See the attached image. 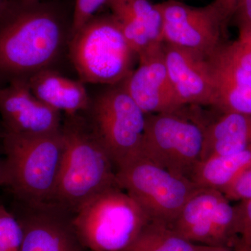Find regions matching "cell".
<instances>
[{
  "instance_id": "19",
  "label": "cell",
  "mask_w": 251,
  "mask_h": 251,
  "mask_svg": "<svg viewBox=\"0 0 251 251\" xmlns=\"http://www.w3.org/2000/svg\"><path fill=\"white\" fill-rule=\"evenodd\" d=\"M251 165V145L242 151L211 156L201 161L191 180L199 187L214 188L222 192Z\"/></svg>"
},
{
  "instance_id": "25",
  "label": "cell",
  "mask_w": 251,
  "mask_h": 251,
  "mask_svg": "<svg viewBox=\"0 0 251 251\" xmlns=\"http://www.w3.org/2000/svg\"><path fill=\"white\" fill-rule=\"evenodd\" d=\"M222 193L230 201H244L251 198V165L238 175Z\"/></svg>"
},
{
  "instance_id": "30",
  "label": "cell",
  "mask_w": 251,
  "mask_h": 251,
  "mask_svg": "<svg viewBox=\"0 0 251 251\" xmlns=\"http://www.w3.org/2000/svg\"><path fill=\"white\" fill-rule=\"evenodd\" d=\"M234 248H235L234 249L235 251H251V247L245 245V244H242V243L239 242V241L236 243Z\"/></svg>"
},
{
  "instance_id": "8",
  "label": "cell",
  "mask_w": 251,
  "mask_h": 251,
  "mask_svg": "<svg viewBox=\"0 0 251 251\" xmlns=\"http://www.w3.org/2000/svg\"><path fill=\"white\" fill-rule=\"evenodd\" d=\"M119 186L136 201L150 220L171 226L201 187L143 156L117 170Z\"/></svg>"
},
{
  "instance_id": "10",
  "label": "cell",
  "mask_w": 251,
  "mask_h": 251,
  "mask_svg": "<svg viewBox=\"0 0 251 251\" xmlns=\"http://www.w3.org/2000/svg\"><path fill=\"white\" fill-rule=\"evenodd\" d=\"M10 211L22 227L21 251H88L74 227V214L58 204L13 201Z\"/></svg>"
},
{
  "instance_id": "9",
  "label": "cell",
  "mask_w": 251,
  "mask_h": 251,
  "mask_svg": "<svg viewBox=\"0 0 251 251\" xmlns=\"http://www.w3.org/2000/svg\"><path fill=\"white\" fill-rule=\"evenodd\" d=\"M170 226L197 245L229 247L237 243L234 206L214 188H201L195 193Z\"/></svg>"
},
{
  "instance_id": "35",
  "label": "cell",
  "mask_w": 251,
  "mask_h": 251,
  "mask_svg": "<svg viewBox=\"0 0 251 251\" xmlns=\"http://www.w3.org/2000/svg\"><path fill=\"white\" fill-rule=\"evenodd\" d=\"M176 1H184V0H176Z\"/></svg>"
},
{
  "instance_id": "6",
  "label": "cell",
  "mask_w": 251,
  "mask_h": 251,
  "mask_svg": "<svg viewBox=\"0 0 251 251\" xmlns=\"http://www.w3.org/2000/svg\"><path fill=\"white\" fill-rule=\"evenodd\" d=\"M184 107L146 115L139 156L191 179L202 161L207 123Z\"/></svg>"
},
{
  "instance_id": "32",
  "label": "cell",
  "mask_w": 251,
  "mask_h": 251,
  "mask_svg": "<svg viewBox=\"0 0 251 251\" xmlns=\"http://www.w3.org/2000/svg\"><path fill=\"white\" fill-rule=\"evenodd\" d=\"M5 134V130L4 126H3L2 123H1V120H0V140H2L3 137Z\"/></svg>"
},
{
  "instance_id": "21",
  "label": "cell",
  "mask_w": 251,
  "mask_h": 251,
  "mask_svg": "<svg viewBox=\"0 0 251 251\" xmlns=\"http://www.w3.org/2000/svg\"><path fill=\"white\" fill-rule=\"evenodd\" d=\"M23 229L11 211L0 204V251H21Z\"/></svg>"
},
{
  "instance_id": "18",
  "label": "cell",
  "mask_w": 251,
  "mask_h": 251,
  "mask_svg": "<svg viewBox=\"0 0 251 251\" xmlns=\"http://www.w3.org/2000/svg\"><path fill=\"white\" fill-rule=\"evenodd\" d=\"M251 145V115L224 112L207 123L202 161L209 157L227 155Z\"/></svg>"
},
{
  "instance_id": "7",
  "label": "cell",
  "mask_w": 251,
  "mask_h": 251,
  "mask_svg": "<svg viewBox=\"0 0 251 251\" xmlns=\"http://www.w3.org/2000/svg\"><path fill=\"white\" fill-rule=\"evenodd\" d=\"M82 113L116 170L139 156L146 115L122 82L90 95L88 108Z\"/></svg>"
},
{
  "instance_id": "11",
  "label": "cell",
  "mask_w": 251,
  "mask_h": 251,
  "mask_svg": "<svg viewBox=\"0 0 251 251\" xmlns=\"http://www.w3.org/2000/svg\"><path fill=\"white\" fill-rule=\"evenodd\" d=\"M163 18L162 41L205 56L224 43V25L211 4L194 7L183 1L168 0L156 4Z\"/></svg>"
},
{
  "instance_id": "36",
  "label": "cell",
  "mask_w": 251,
  "mask_h": 251,
  "mask_svg": "<svg viewBox=\"0 0 251 251\" xmlns=\"http://www.w3.org/2000/svg\"></svg>"
},
{
  "instance_id": "22",
  "label": "cell",
  "mask_w": 251,
  "mask_h": 251,
  "mask_svg": "<svg viewBox=\"0 0 251 251\" xmlns=\"http://www.w3.org/2000/svg\"><path fill=\"white\" fill-rule=\"evenodd\" d=\"M239 36L229 44H223L225 53L243 69L251 72V26H241Z\"/></svg>"
},
{
  "instance_id": "28",
  "label": "cell",
  "mask_w": 251,
  "mask_h": 251,
  "mask_svg": "<svg viewBox=\"0 0 251 251\" xmlns=\"http://www.w3.org/2000/svg\"><path fill=\"white\" fill-rule=\"evenodd\" d=\"M7 181V171L4 158L0 156V186H5Z\"/></svg>"
},
{
  "instance_id": "17",
  "label": "cell",
  "mask_w": 251,
  "mask_h": 251,
  "mask_svg": "<svg viewBox=\"0 0 251 251\" xmlns=\"http://www.w3.org/2000/svg\"><path fill=\"white\" fill-rule=\"evenodd\" d=\"M32 93L63 115L82 113L88 108L90 94L80 80L65 76L55 69L36 73L28 79Z\"/></svg>"
},
{
  "instance_id": "14",
  "label": "cell",
  "mask_w": 251,
  "mask_h": 251,
  "mask_svg": "<svg viewBox=\"0 0 251 251\" xmlns=\"http://www.w3.org/2000/svg\"><path fill=\"white\" fill-rule=\"evenodd\" d=\"M168 74L182 106L214 107L216 90L207 56L163 42Z\"/></svg>"
},
{
  "instance_id": "27",
  "label": "cell",
  "mask_w": 251,
  "mask_h": 251,
  "mask_svg": "<svg viewBox=\"0 0 251 251\" xmlns=\"http://www.w3.org/2000/svg\"><path fill=\"white\" fill-rule=\"evenodd\" d=\"M232 20L238 27L251 26V0H242L240 1Z\"/></svg>"
},
{
  "instance_id": "31",
  "label": "cell",
  "mask_w": 251,
  "mask_h": 251,
  "mask_svg": "<svg viewBox=\"0 0 251 251\" xmlns=\"http://www.w3.org/2000/svg\"><path fill=\"white\" fill-rule=\"evenodd\" d=\"M14 0H0V14L4 11V10L7 7L10 3L12 2Z\"/></svg>"
},
{
  "instance_id": "15",
  "label": "cell",
  "mask_w": 251,
  "mask_h": 251,
  "mask_svg": "<svg viewBox=\"0 0 251 251\" xmlns=\"http://www.w3.org/2000/svg\"><path fill=\"white\" fill-rule=\"evenodd\" d=\"M107 5L137 56L163 42V18L156 4L148 0H108Z\"/></svg>"
},
{
  "instance_id": "3",
  "label": "cell",
  "mask_w": 251,
  "mask_h": 251,
  "mask_svg": "<svg viewBox=\"0 0 251 251\" xmlns=\"http://www.w3.org/2000/svg\"><path fill=\"white\" fill-rule=\"evenodd\" d=\"M7 171L5 186L23 203L49 202L62 163L61 130L44 135L5 133L1 140Z\"/></svg>"
},
{
  "instance_id": "23",
  "label": "cell",
  "mask_w": 251,
  "mask_h": 251,
  "mask_svg": "<svg viewBox=\"0 0 251 251\" xmlns=\"http://www.w3.org/2000/svg\"><path fill=\"white\" fill-rule=\"evenodd\" d=\"M108 0H75L73 16V32H75L107 5Z\"/></svg>"
},
{
  "instance_id": "4",
  "label": "cell",
  "mask_w": 251,
  "mask_h": 251,
  "mask_svg": "<svg viewBox=\"0 0 251 251\" xmlns=\"http://www.w3.org/2000/svg\"><path fill=\"white\" fill-rule=\"evenodd\" d=\"M68 57L84 83L112 85L133 72L138 56L113 15L98 13L72 34Z\"/></svg>"
},
{
  "instance_id": "34",
  "label": "cell",
  "mask_w": 251,
  "mask_h": 251,
  "mask_svg": "<svg viewBox=\"0 0 251 251\" xmlns=\"http://www.w3.org/2000/svg\"><path fill=\"white\" fill-rule=\"evenodd\" d=\"M1 155H3V147L1 140H0V156H1Z\"/></svg>"
},
{
  "instance_id": "2",
  "label": "cell",
  "mask_w": 251,
  "mask_h": 251,
  "mask_svg": "<svg viewBox=\"0 0 251 251\" xmlns=\"http://www.w3.org/2000/svg\"><path fill=\"white\" fill-rule=\"evenodd\" d=\"M61 133L62 163L49 202L74 214L96 195L119 186L117 170L82 113L64 115Z\"/></svg>"
},
{
  "instance_id": "24",
  "label": "cell",
  "mask_w": 251,
  "mask_h": 251,
  "mask_svg": "<svg viewBox=\"0 0 251 251\" xmlns=\"http://www.w3.org/2000/svg\"><path fill=\"white\" fill-rule=\"evenodd\" d=\"M234 209L236 231L240 237L239 242L251 247V198L241 201Z\"/></svg>"
},
{
  "instance_id": "20",
  "label": "cell",
  "mask_w": 251,
  "mask_h": 251,
  "mask_svg": "<svg viewBox=\"0 0 251 251\" xmlns=\"http://www.w3.org/2000/svg\"><path fill=\"white\" fill-rule=\"evenodd\" d=\"M197 246L181 237L168 225L150 220L125 251H197Z\"/></svg>"
},
{
  "instance_id": "26",
  "label": "cell",
  "mask_w": 251,
  "mask_h": 251,
  "mask_svg": "<svg viewBox=\"0 0 251 251\" xmlns=\"http://www.w3.org/2000/svg\"><path fill=\"white\" fill-rule=\"evenodd\" d=\"M240 1L241 0H214L211 3L226 29L230 21H232Z\"/></svg>"
},
{
  "instance_id": "37",
  "label": "cell",
  "mask_w": 251,
  "mask_h": 251,
  "mask_svg": "<svg viewBox=\"0 0 251 251\" xmlns=\"http://www.w3.org/2000/svg\"></svg>"
},
{
  "instance_id": "5",
  "label": "cell",
  "mask_w": 251,
  "mask_h": 251,
  "mask_svg": "<svg viewBox=\"0 0 251 251\" xmlns=\"http://www.w3.org/2000/svg\"><path fill=\"white\" fill-rule=\"evenodd\" d=\"M150 221L143 208L120 186L104 190L74 214L73 224L90 251H124Z\"/></svg>"
},
{
  "instance_id": "13",
  "label": "cell",
  "mask_w": 251,
  "mask_h": 251,
  "mask_svg": "<svg viewBox=\"0 0 251 251\" xmlns=\"http://www.w3.org/2000/svg\"><path fill=\"white\" fill-rule=\"evenodd\" d=\"M0 120L5 133L44 135L61 130L63 115L39 100L27 79L0 86Z\"/></svg>"
},
{
  "instance_id": "16",
  "label": "cell",
  "mask_w": 251,
  "mask_h": 251,
  "mask_svg": "<svg viewBox=\"0 0 251 251\" xmlns=\"http://www.w3.org/2000/svg\"><path fill=\"white\" fill-rule=\"evenodd\" d=\"M221 46L208 56L215 85L214 108L221 113L251 115V72L234 62Z\"/></svg>"
},
{
  "instance_id": "29",
  "label": "cell",
  "mask_w": 251,
  "mask_h": 251,
  "mask_svg": "<svg viewBox=\"0 0 251 251\" xmlns=\"http://www.w3.org/2000/svg\"><path fill=\"white\" fill-rule=\"evenodd\" d=\"M197 251H232L229 247H217V246L198 245Z\"/></svg>"
},
{
  "instance_id": "12",
  "label": "cell",
  "mask_w": 251,
  "mask_h": 251,
  "mask_svg": "<svg viewBox=\"0 0 251 251\" xmlns=\"http://www.w3.org/2000/svg\"><path fill=\"white\" fill-rule=\"evenodd\" d=\"M138 58V67L122 83L145 115L173 111L183 107L168 74L163 42L145 50Z\"/></svg>"
},
{
  "instance_id": "1",
  "label": "cell",
  "mask_w": 251,
  "mask_h": 251,
  "mask_svg": "<svg viewBox=\"0 0 251 251\" xmlns=\"http://www.w3.org/2000/svg\"><path fill=\"white\" fill-rule=\"evenodd\" d=\"M74 4L14 0L0 14V86L28 79L68 55Z\"/></svg>"
},
{
  "instance_id": "33",
  "label": "cell",
  "mask_w": 251,
  "mask_h": 251,
  "mask_svg": "<svg viewBox=\"0 0 251 251\" xmlns=\"http://www.w3.org/2000/svg\"><path fill=\"white\" fill-rule=\"evenodd\" d=\"M20 1H23L24 3H33L37 2V1H42V0H20Z\"/></svg>"
}]
</instances>
